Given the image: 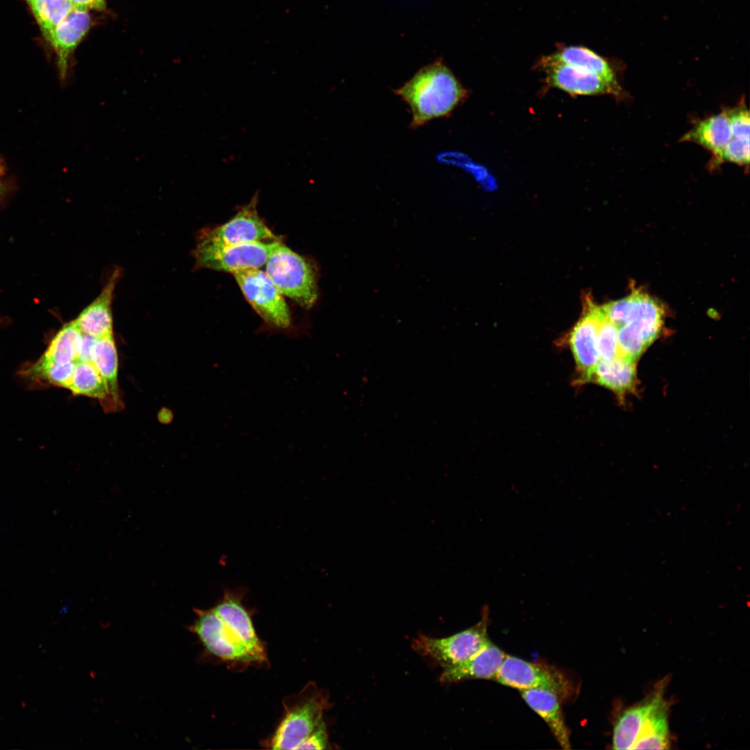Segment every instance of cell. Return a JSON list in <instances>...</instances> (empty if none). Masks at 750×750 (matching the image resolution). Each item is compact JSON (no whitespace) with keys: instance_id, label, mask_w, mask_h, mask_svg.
<instances>
[{"instance_id":"cell-1","label":"cell","mask_w":750,"mask_h":750,"mask_svg":"<svg viewBox=\"0 0 750 750\" xmlns=\"http://www.w3.org/2000/svg\"><path fill=\"white\" fill-rule=\"evenodd\" d=\"M394 93L409 106L412 128L449 115L467 97L453 72L439 61L422 68Z\"/></svg>"},{"instance_id":"cell-2","label":"cell","mask_w":750,"mask_h":750,"mask_svg":"<svg viewBox=\"0 0 750 750\" xmlns=\"http://www.w3.org/2000/svg\"><path fill=\"white\" fill-rule=\"evenodd\" d=\"M284 715L269 740L272 749H297L322 720L328 706L326 696L315 683L283 699Z\"/></svg>"},{"instance_id":"cell-3","label":"cell","mask_w":750,"mask_h":750,"mask_svg":"<svg viewBox=\"0 0 750 750\" xmlns=\"http://www.w3.org/2000/svg\"><path fill=\"white\" fill-rule=\"evenodd\" d=\"M265 273L280 292L305 309L318 298L316 274L301 256L279 242L265 263Z\"/></svg>"},{"instance_id":"cell-4","label":"cell","mask_w":750,"mask_h":750,"mask_svg":"<svg viewBox=\"0 0 750 750\" xmlns=\"http://www.w3.org/2000/svg\"><path fill=\"white\" fill-rule=\"evenodd\" d=\"M488 624V610H483L480 621L469 628L441 638L419 634L413 639L412 647L444 669L453 667L469 659L490 641Z\"/></svg>"},{"instance_id":"cell-5","label":"cell","mask_w":750,"mask_h":750,"mask_svg":"<svg viewBox=\"0 0 750 750\" xmlns=\"http://www.w3.org/2000/svg\"><path fill=\"white\" fill-rule=\"evenodd\" d=\"M244 297L272 329L290 332L292 317L284 299L265 272L249 269L233 273Z\"/></svg>"},{"instance_id":"cell-6","label":"cell","mask_w":750,"mask_h":750,"mask_svg":"<svg viewBox=\"0 0 750 750\" xmlns=\"http://www.w3.org/2000/svg\"><path fill=\"white\" fill-rule=\"evenodd\" d=\"M197 618L189 626L206 651L230 665H262L258 659L211 610L194 609Z\"/></svg>"},{"instance_id":"cell-7","label":"cell","mask_w":750,"mask_h":750,"mask_svg":"<svg viewBox=\"0 0 750 750\" xmlns=\"http://www.w3.org/2000/svg\"><path fill=\"white\" fill-rule=\"evenodd\" d=\"M280 242H254L227 246L198 243L194 249L196 267L231 272L258 269L265 265Z\"/></svg>"},{"instance_id":"cell-8","label":"cell","mask_w":750,"mask_h":750,"mask_svg":"<svg viewBox=\"0 0 750 750\" xmlns=\"http://www.w3.org/2000/svg\"><path fill=\"white\" fill-rule=\"evenodd\" d=\"M495 680L519 690L540 688L554 692L560 699L572 694L569 680L553 667L506 655Z\"/></svg>"},{"instance_id":"cell-9","label":"cell","mask_w":750,"mask_h":750,"mask_svg":"<svg viewBox=\"0 0 750 750\" xmlns=\"http://www.w3.org/2000/svg\"><path fill=\"white\" fill-rule=\"evenodd\" d=\"M258 194L244 206L230 220L206 233L199 243L212 246H227L278 240L259 217L257 211Z\"/></svg>"},{"instance_id":"cell-10","label":"cell","mask_w":750,"mask_h":750,"mask_svg":"<svg viewBox=\"0 0 750 750\" xmlns=\"http://www.w3.org/2000/svg\"><path fill=\"white\" fill-rule=\"evenodd\" d=\"M244 595V588L226 589L222 599L210 609L262 665H266L268 660L265 645L258 638L250 613L243 604Z\"/></svg>"},{"instance_id":"cell-11","label":"cell","mask_w":750,"mask_h":750,"mask_svg":"<svg viewBox=\"0 0 750 750\" xmlns=\"http://www.w3.org/2000/svg\"><path fill=\"white\" fill-rule=\"evenodd\" d=\"M545 73L547 83L572 95L611 94L612 88L597 75L582 68L543 57L538 63Z\"/></svg>"},{"instance_id":"cell-12","label":"cell","mask_w":750,"mask_h":750,"mask_svg":"<svg viewBox=\"0 0 750 750\" xmlns=\"http://www.w3.org/2000/svg\"><path fill=\"white\" fill-rule=\"evenodd\" d=\"M601 315L600 306L596 305L588 294L583 299V313L569 335V344L578 368L583 378L598 363L600 356L597 348V329Z\"/></svg>"},{"instance_id":"cell-13","label":"cell","mask_w":750,"mask_h":750,"mask_svg":"<svg viewBox=\"0 0 750 750\" xmlns=\"http://www.w3.org/2000/svg\"><path fill=\"white\" fill-rule=\"evenodd\" d=\"M90 24L88 11L74 8L45 38L56 53L62 78L67 74L70 55L86 35Z\"/></svg>"},{"instance_id":"cell-14","label":"cell","mask_w":750,"mask_h":750,"mask_svg":"<svg viewBox=\"0 0 750 750\" xmlns=\"http://www.w3.org/2000/svg\"><path fill=\"white\" fill-rule=\"evenodd\" d=\"M119 272L115 270L97 297L74 320L83 334L100 338L112 334V301Z\"/></svg>"},{"instance_id":"cell-15","label":"cell","mask_w":750,"mask_h":750,"mask_svg":"<svg viewBox=\"0 0 750 750\" xmlns=\"http://www.w3.org/2000/svg\"><path fill=\"white\" fill-rule=\"evenodd\" d=\"M506 654L490 641L465 662L444 669L440 681L451 683L468 679H495Z\"/></svg>"},{"instance_id":"cell-16","label":"cell","mask_w":750,"mask_h":750,"mask_svg":"<svg viewBox=\"0 0 750 750\" xmlns=\"http://www.w3.org/2000/svg\"><path fill=\"white\" fill-rule=\"evenodd\" d=\"M662 684L645 699L629 707L618 717L613 728L612 749H632L646 719L663 698Z\"/></svg>"},{"instance_id":"cell-17","label":"cell","mask_w":750,"mask_h":750,"mask_svg":"<svg viewBox=\"0 0 750 750\" xmlns=\"http://www.w3.org/2000/svg\"><path fill=\"white\" fill-rule=\"evenodd\" d=\"M526 703L548 724L560 747L571 749L570 733L566 725L560 698L553 692L540 688L520 690Z\"/></svg>"},{"instance_id":"cell-18","label":"cell","mask_w":750,"mask_h":750,"mask_svg":"<svg viewBox=\"0 0 750 750\" xmlns=\"http://www.w3.org/2000/svg\"><path fill=\"white\" fill-rule=\"evenodd\" d=\"M635 362L619 356L611 360L601 359L581 381H592L617 394H624L635 386Z\"/></svg>"},{"instance_id":"cell-19","label":"cell","mask_w":750,"mask_h":750,"mask_svg":"<svg viewBox=\"0 0 750 750\" xmlns=\"http://www.w3.org/2000/svg\"><path fill=\"white\" fill-rule=\"evenodd\" d=\"M732 138L725 111L697 122L682 138L683 142H694L712 153L710 164L720 155Z\"/></svg>"},{"instance_id":"cell-20","label":"cell","mask_w":750,"mask_h":750,"mask_svg":"<svg viewBox=\"0 0 750 750\" xmlns=\"http://www.w3.org/2000/svg\"><path fill=\"white\" fill-rule=\"evenodd\" d=\"M628 297V311L624 324L634 323L649 346L660 332L663 310L656 300L644 293L633 292Z\"/></svg>"},{"instance_id":"cell-21","label":"cell","mask_w":750,"mask_h":750,"mask_svg":"<svg viewBox=\"0 0 750 750\" xmlns=\"http://www.w3.org/2000/svg\"><path fill=\"white\" fill-rule=\"evenodd\" d=\"M550 56L597 75L612 88L617 97L622 95V88L611 66L592 50L584 47L570 46L560 49Z\"/></svg>"},{"instance_id":"cell-22","label":"cell","mask_w":750,"mask_h":750,"mask_svg":"<svg viewBox=\"0 0 750 750\" xmlns=\"http://www.w3.org/2000/svg\"><path fill=\"white\" fill-rule=\"evenodd\" d=\"M91 362L107 384L112 406H117L119 402L117 385L118 357L112 334L97 338L92 351Z\"/></svg>"},{"instance_id":"cell-23","label":"cell","mask_w":750,"mask_h":750,"mask_svg":"<svg viewBox=\"0 0 750 750\" xmlns=\"http://www.w3.org/2000/svg\"><path fill=\"white\" fill-rule=\"evenodd\" d=\"M668 705L663 699L651 710L642 727L632 749L669 748Z\"/></svg>"},{"instance_id":"cell-24","label":"cell","mask_w":750,"mask_h":750,"mask_svg":"<svg viewBox=\"0 0 750 750\" xmlns=\"http://www.w3.org/2000/svg\"><path fill=\"white\" fill-rule=\"evenodd\" d=\"M75 395H83L110 403L107 384L91 362L78 360L74 364L69 389Z\"/></svg>"},{"instance_id":"cell-25","label":"cell","mask_w":750,"mask_h":750,"mask_svg":"<svg viewBox=\"0 0 750 750\" xmlns=\"http://www.w3.org/2000/svg\"><path fill=\"white\" fill-rule=\"evenodd\" d=\"M82 336L74 321L66 324L53 338L41 358L58 363L76 362Z\"/></svg>"},{"instance_id":"cell-26","label":"cell","mask_w":750,"mask_h":750,"mask_svg":"<svg viewBox=\"0 0 750 750\" xmlns=\"http://www.w3.org/2000/svg\"><path fill=\"white\" fill-rule=\"evenodd\" d=\"M40 29L48 34L73 10L69 0H26Z\"/></svg>"},{"instance_id":"cell-27","label":"cell","mask_w":750,"mask_h":750,"mask_svg":"<svg viewBox=\"0 0 750 750\" xmlns=\"http://www.w3.org/2000/svg\"><path fill=\"white\" fill-rule=\"evenodd\" d=\"M75 362L58 363L40 358L30 369V373L37 377L47 380L56 385L69 389Z\"/></svg>"},{"instance_id":"cell-28","label":"cell","mask_w":750,"mask_h":750,"mask_svg":"<svg viewBox=\"0 0 750 750\" xmlns=\"http://www.w3.org/2000/svg\"><path fill=\"white\" fill-rule=\"evenodd\" d=\"M617 343L619 356L635 361L648 347L639 328L632 322L618 326Z\"/></svg>"},{"instance_id":"cell-29","label":"cell","mask_w":750,"mask_h":750,"mask_svg":"<svg viewBox=\"0 0 750 750\" xmlns=\"http://www.w3.org/2000/svg\"><path fill=\"white\" fill-rule=\"evenodd\" d=\"M617 331L618 327L604 315L601 308L597 329V348L602 360H611L619 356Z\"/></svg>"},{"instance_id":"cell-30","label":"cell","mask_w":750,"mask_h":750,"mask_svg":"<svg viewBox=\"0 0 750 750\" xmlns=\"http://www.w3.org/2000/svg\"><path fill=\"white\" fill-rule=\"evenodd\" d=\"M749 138H732L719 157L710 164V167H715L724 162L749 167Z\"/></svg>"},{"instance_id":"cell-31","label":"cell","mask_w":750,"mask_h":750,"mask_svg":"<svg viewBox=\"0 0 750 750\" xmlns=\"http://www.w3.org/2000/svg\"><path fill=\"white\" fill-rule=\"evenodd\" d=\"M732 138H749L750 118L745 105L725 110Z\"/></svg>"},{"instance_id":"cell-32","label":"cell","mask_w":750,"mask_h":750,"mask_svg":"<svg viewBox=\"0 0 750 750\" xmlns=\"http://www.w3.org/2000/svg\"><path fill=\"white\" fill-rule=\"evenodd\" d=\"M328 737L327 728L322 720L310 732L297 749H326L328 748Z\"/></svg>"},{"instance_id":"cell-33","label":"cell","mask_w":750,"mask_h":750,"mask_svg":"<svg viewBox=\"0 0 750 750\" xmlns=\"http://www.w3.org/2000/svg\"><path fill=\"white\" fill-rule=\"evenodd\" d=\"M97 338L83 334L78 360L91 362L92 351Z\"/></svg>"},{"instance_id":"cell-34","label":"cell","mask_w":750,"mask_h":750,"mask_svg":"<svg viewBox=\"0 0 750 750\" xmlns=\"http://www.w3.org/2000/svg\"><path fill=\"white\" fill-rule=\"evenodd\" d=\"M74 9L88 11L91 9L102 10L105 8L103 0H69Z\"/></svg>"},{"instance_id":"cell-35","label":"cell","mask_w":750,"mask_h":750,"mask_svg":"<svg viewBox=\"0 0 750 750\" xmlns=\"http://www.w3.org/2000/svg\"><path fill=\"white\" fill-rule=\"evenodd\" d=\"M1 172H1V167L0 166V178H1Z\"/></svg>"}]
</instances>
